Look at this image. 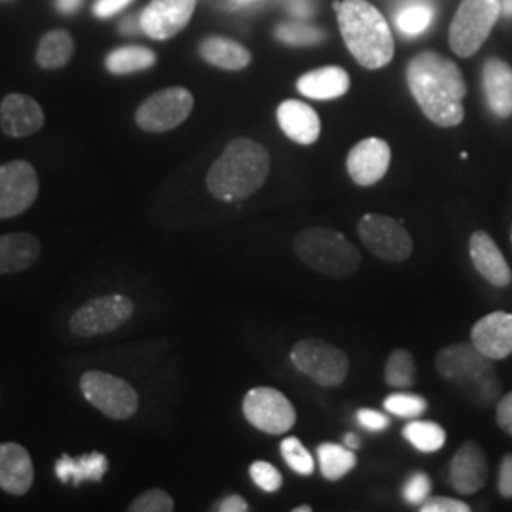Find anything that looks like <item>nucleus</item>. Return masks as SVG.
I'll use <instances>...</instances> for the list:
<instances>
[{
	"label": "nucleus",
	"mask_w": 512,
	"mask_h": 512,
	"mask_svg": "<svg viewBox=\"0 0 512 512\" xmlns=\"http://www.w3.org/2000/svg\"><path fill=\"white\" fill-rule=\"evenodd\" d=\"M406 82L421 112L440 128L459 126L465 118V78L458 65L437 52L416 55L406 67Z\"/></svg>",
	"instance_id": "1"
},
{
	"label": "nucleus",
	"mask_w": 512,
	"mask_h": 512,
	"mask_svg": "<svg viewBox=\"0 0 512 512\" xmlns=\"http://www.w3.org/2000/svg\"><path fill=\"white\" fill-rule=\"evenodd\" d=\"M270 152L253 139H234L207 173V190L220 202L251 198L270 175Z\"/></svg>",
	"instance_id": "2"
},
{
	"label": "nucleus",
	"mask_w": 512,
	"mask_h": 512,
	"mask_svg": "<svg viewBox=\"0 0 512 512\" xmlns=\"http://www.w3.org/2000/svg\"><path fill=\"white\" fill-rule=\"evenodd\" d=\"M344 42L359 65L382 69L391 63L395 42L382 12L366 0L334 2Z\"/></svg>",
	"instance_id": "3"
},
{
	"label": "nucleus",
	"mask_w": 512,
	"mask_h": 512,
	"mask_svg": "<svg viewBox=\"0 0 512 512\" xmlns=\"http://www.w3.org/2000/svg\"><path fill=\"white\" fill-rule=\"evenodd\" d=\"M440 376L458 385L473 403L488 408L501 395V382L490 357L480 353L473 342H458L440 349L435 359Z\"/></svg>",
	"instance_id": "4"
},
{
	"label": "nucleus",
	"mask_w": 512,
	"mask_h": 512,
	"mask_svg": "<svg viewBox=\"0 0 512 512\" xmlns=\"http://www.w3.org/2000/svg\"><path fill=\"white\" fill-rule=\"evenodd\" d=\"M296 256L319 274L348 277L361 266V253L342 232L332 228H306L293 243Z\"/></svg>",
	"instance_id": "5"
},
{
	"label": "nucleus",
	"mask_w": 512,
	"mask_h": 512,
	"mask_svg": "<svg viewBox=\"0 0 512 512\" xmlns=\"http://www.w3.org/2000/svg\"><path fill=\"white\" fill-rule=\"evenodd\" d=\"M501 14V0H463L450 25V46L459 57L475 55Z\"/></svg>",
	"instance_id": "6"
},
{
	"label": "nucleus",
	"mask_w": 512,
	"mask_h": 512,
	"mask_svg": "<svg viewBox=\"0 0 512 512\" xmlns=\"http://www.w3.org/2000/svg\"><path fill=\"white\" fill-rule=\"evenodd\" d=\"M291 363L315 384L338 387L348 378V355L321 338H306L294 344Z\"/></svg>",
	"instance_id": "7"
},
{
	"label": "nucleus",
	"mask_w": 512,
	"mask_h": 512,
	"mask_svg": "<svg viewBox=\"0 0 512 512\" xmlns=\"http://www.w3.org/2000/svg\"><path fill=\"white\" fill-rule=\"evenodd\" d=\"M80 391L88 403L112 420H129L139 410L137 391L126 380L101 370L82 374Z\"/></svg>",
	"instance_id": "8"
},
{
	"label": "nucleus",
	"mask_w": 512,
	"mask_h": 512,
	"mask_svg": "<svg viewBox=\"0 0 512 512\" xmlns=\"http://www.w3.org/2000/svg\"><path fill=\"white\" fill-rule=\"evenodd\" d=\"M135 311L131 298L124 294H105L92 298L74 311L69 327L78 338L109 334L128 323Z\"/></svg>",
	"instance_id": "9"
},
{
	"label": "nucleus",
	"mask_w": 512,
	"mask_h": 512,
	"mask_svg": "<svg viewBox=\"0 0 512 512\" xmlns=\"http://www.w3.org/2000/svg\"><path fill=\"white\" fill-rule=\"evenodd\" d=\"M357 234L366 249L385 262L399 264L408 260L414 251V241L403 222L387 215L368 213L359 222Z\"/></svg>",
	"instance_id": "10"
},
{
	"label": "nucleus",
	"mask_w": 512,
	"mask_h": 512,
	"mask_svg": "<svg viewBox=\"0 0 512 512\" xmlns=\"http://www.w3.org/2000/svg\"><path fill=\"white\" fill-rule=\"evenodd\" d=\"M243 414L255 429L268 435H283L296 423L293 403L281 391L264 385L245 395Z\"/></svg>",
	"instance_id": "11"
},
{
	"label": "nucleus",
	"mask_w": 512,
	"mask_h": 512,
	"mask_svg": "<svg viewBox=\"0 0 512 512\" xmlns=\"http://www.w3.org/2000/svg\"><path fill=\"white\" fill-rule=\"evenodd\" d=\"M192 109L194 97L186 88H165L141 103L135 112V122L148 133H164L181 126Z\"/></svg>",
	"instance_id": "12"
},
{
	"label": "nucleus",
	"mask_w": 512,
	"mask_h": 512,
	"mask_svg": "<svg viewBox=\"0 0 512 512\" xmlns=\"http://www.w3.org/2000/svg\"><path fill=\"white\" fill-rule=\"evenodd\" d=\"M38 196V175L25 160L0 165V219L25 213Z\"/></svg>",
	"instance_id": "13"
},
{
	"label": "nucleus",
	"mask_w": 512,
	"mask_h": 512,
	"mask_svg": "<svg viewBox=\"0 0 512 512\" xmlns=\"http://www.w3.org/2000/svg\"><path fill=\"white\" fill-rule=\"evenodd\" d=\"M198 0H152L143 10L139 25L154 40H167L181 33L196 10Z\"/></svg>",
	"instance_id": "14"
},
{
	"label": "nucleus",
	"mask_w": 512,
	"mask_h": 512,
	"mask_svg": "<svg viewBox=\"0 0 512 512\" xmlns=\"http://www.w3.org/2000/svg\"><path fill=\"white\" fill-rule=\"evenodd\" d=\"M490 476L488 458L475 440H467L459 446L458 452L448 467V482L461 495L480 492Z\"/></svg>",
	"instance_id": "15"
},
{
	"label": "nucleus",
	"mask_w": 512,
	"mask_h": 512,
	"mask_svg": "<svg viewBox=\"0 0 512 512\" xmlns=\"http://www.w3.org/2000/svg\"><path fill=\"white\" fill-rule=\"evenodd\" d=\"M391 164V148L384 139L368 137L349 150L348 173L359 186L380 183Z\"/></svg>",
	"instance_id": "16"
},
{
	"label": "nucleus",
	"mask_w": 512,
	"mask_h": 512,
	"mask_svg": "<svg viewBox=\"0 0 512 512\" xmlns=\"http://www.w3.org/2000/svg\"><path fill=\"white\" fill-rule=\"evenodd\" d=\"M471 342L492 361L512 355V313L492 311L478 319L471 329Z\"/></svg>",
	"instance_id": "17"
},
{
	"label": "nucleus",
	"mask_w": 512,
	"mask_h": 512,
	"mask_svg": "<svg viewBox=\"0 0 512 512\" xmlns=\"http://www.w3.org/2000/svg\"><path fill=\"white\" fill-rule=\"evenodd\" d=\"M44 120V110L29 95L8 93L0 103V128L8 137H29L42 129Z\"/></svg>",
	"instance_id": "18"
},
{
	"label": "nucleus",
	"mask_w": 512,
	"mask_h": 512,
	"mask_svg": "<svg viewBox=\"0 0 512 512\" xmlns=\"http://www.w3.org/2000/svg\"><path fill=\"white\" fill-rule=\"evenodd\" d=\"M35 482L33 459L18 442L0 444V488L6 494L25 495Z\"/></svg>",
	"instance_id": "19"
},
{
	"label": "nucleus",
	"mask_w": 512,
	"mask_h": 512,
	"mask_svg": "<svg viewBox=\"0 0 512 512\" xmlns=\"http://www.w3.org/2000/svg\"><path fill=\"white\" fill-rule=\"evenodd\" d=\"M469 255L476 272L482 275L494 287L511 285V266L507 264L501 249L497 247L492 236L484 230H476L469 239Z\"/></svg>",
	"instance_id": "20"
},
{
	"label": "nucleus",
	"mask_w": 512,
	"mask_h": 512,
	"mask_svg": "<svg viewBox=\"0 0 512 512\" xmlns=\"http://www.w3.org/2000/svg\"><path fill=\"white\" fill-rule=\"evenodd\" d=\"M277 122L283 133L298 145H313L321 135V118L310 105L289 99L277 107Z\"/></svg>",
	"instance_id": "21"
},
{
	"label": "nucleus",
	"mask_w": 512,
	"mask_h": 512,
	"mask_svg": "<svg viewBox=\"0 0 512 512\" xmlns=\"http://www.w3.org/2000/svg\"><path fill=\"white\" fill-rule=\"evenodd\" d=\"M482 88L490 110L497 118L512 114V69L503 59L492 57L482 67Z\"/></svg>",
	"instance_id": "22"
},
{
	"label": "nucleus",
	"mask_w": 512,
	"mask_h": 512,
	"mask_svg": "<svg viewBox=\"0 0 512 512\" xmlns=\"http://www.w3.org/2000/svg\"><path fill=\"white\" fill-rule=\"evenodd\" d=\"M42 253L37 236L16 232L0 236V275L18 274L31 268Z\"/></svg>",
	"instance_id": "23"
},
{
	"label": "nucleus",
	"mask_w": 512,
	"mask_h": 512,
	"mask_svg": "<svg viewBox=\"0 0 512 512\" xmlns=\"http://www.w3.org/2000/svg\"><path fill=\"white\" fill-rule=\"evenodd\" d=\"M349 84H351V80L344 69L323 67V69H315L311 73L302 74L296 82V90L310 99L329 101V99H338V97L346 95Z\"/></svg>",
	"instance_id": "24"
},
{
	"label": "nucleus",
	"mask_w": 512,
	"mask_h": 512,
	"mask_svg": "<svg viewBox=\"0 0 512 512\" xmlns=\"http://www.w3.org/2000/svg\"><path fill=\"white\" fill-rule=\"evenodd\" d=\"M109 471V459L101 452H90L80 458H71L63 454L55 461V476L63 484L80 486L82 482H101L103 476Z\"/></svg>",
	"instance_id": "25"
},
{
	"label": "nucleus",
	"mask_w": 512,
	"mask_h": 512,
	"mask_svg": "<svg viewBox=\"0 0 512 512\" xmlns=\"http://www.w3.org/2000/svg\"><path fill=\"white\" fill-rule=\"evenodd\" d=\"M200 55L209 65L226 71H241L251 63V52L243 44L224 37L205 38L200 44Z\"/></svg>",
	"instance_id": "26"
},
{
	"label": "nucleus",
	"mask_w": 512,
	"mask_h": 512,
	"mask_svg": "<svg viewBox=\"0 0 512 512\" xmlns=\"http://www.w3.org/2000/svg\"><path fill=\"white\" fill-rule=\"evenodd\" d=\"M74 54V40L69 31L54 29L46 33L37 50V63L42 69H61L65 67Z\"/></svg>",
	"instance_id": "27"
},
{
	"label": "nucleus",
	"mask_w": 512,
	"mask_h": 512,
	"mask_svg": "<svg viewBox=\"0 0 512 512\" xmlns=\"http://www.w3.org/2000/svg\"><path fill=\"white\" fill-rule=\"evenodd\" d=\"M317 458L321 465V473L327 480H340L355 469L357 456L355 450L334 442H323L317 446Z\"/></svg>",
	"instance_id": "28"
},
{
	"label": "nucleus",
	"mask_w": 512,
	"mask_h": 512,
	"mask_svg": "<svg viewBox=\"0 0 512 512\" xmlns=\"http://www.w3.org/2000/svg\"><path fill=\"white\" fill-rule=\"evenodd\" d=\"M154 63H156V54L143 46L116 48L105 59L107 71L112 74H120V76L147 71L150 67H154Z\"/></svg>",
	"instance_id": "29"
},
{
	"label": "nucleus",
	"mask_w": 512,
	"mask_h": 512,
	"mask_svg": "<svg viewBox=\"0 0 512 512\" xmlns=\"http://www.w3.org/2000/svg\"><path fill=\"white\" fill-rule=\"evenodd\" d=\"M403 437L423 454L439 452L446 444V431L435 421H410L403 429Z\"/></svg>",
	"instance_id": "30"
},
{
	"label": "nucleus",
	"mask_w": 512,
	"mask_h": 512,
	"mask_svg": "<svg viewBox=\"0 0 512 512\" xmlns=\"http://www.w3.org/2000/svg\"><path fill=\"white\" fill-rule=\"evenodd\" d=\"M385 382L397 389H406L416 382V359L406 349H395L385 361Z\"/></svg>",
	"instance_id": "31"
},
{
	"label": "nucleus",
	"mask_w": 512,
	"mask_h": 512,
	"mask_svg": "<svg viewBox=\"0 0 512 512\" xmlns=\"http://www.w3.org/2000/svg\"><path fill=\"white\" fill-rule=\"evenodd\" d=\"M384 408L389 414H395L399 418L414 420L429 408V403L414 393H391L384 401Z\"/></svg>",
	"instance_id": "32"
},
{
	"label": "nucleus",
	"mask_w": 512,
	"mask_h": 512,
	"mask_svg": "<svg viewBox=\"0 0 512 512\" xmlns=\"http://www.w3.org/2000/svg\"><path fill=\"white\" fill-rule=\"evenodd\" d=\"M281 456L296 475L310 476L315 471V459L296 437H287L281 442Z\"/></svg>",
	"instance_id": "33"
},
{
	"label": "nucleus",
	"mask_w": 512,
	"mask_h": 512,
	"mask_svg": "<svg viewBox=\"0 0 512 512\" xmlns=\"http://www.w3.org/2000/svg\"><path fill=\"white\" fill-rule=\"evenodd\" d=\"M431 19H433L431 6L414 4V6L404 8L403 12L399 14L397 25H399L401 33L406 35V37H416V35H420L431 25Z\"/></svg>",
	"instance_id": "34"
},
{
	"label": "nucleus",
	"mask_w": 512,
	"mask_h": 512,
	"mask_svg": "<svg viewBox=\"0 0 512 512\" xmlns=\"http://www.w3.org/2000/svg\"><path fill=\"white\" fill-rule=\"evenodd\" d=\"M275 37L287 44H296V46H306V44H317L325 38V33L302 23H281L275 29Z\"/></svg>",
	"instance_id": "35"
},
{
	"label": "nucleus",
	"mask_w": 512,
	"mask_h": 512,
	"mask_svg": "<svg viewBox=\"0 0 512 512\" xmlns=\"http://www.w3.org/2000/svg\"><path fill=\"white\" fill-rule=\"evenodd\" d=\"M175 509L173 497L160 488L147 490L128 507L129 512H171Z\"/></svg>",
	"instance_id": "36"
},
{
	"label": "nucleus",
	"mask_w": 512,
	"mask_h": 512,
	"mask_svg": "<svg viewBox=\"0 0 512 512\" xmlns=\"http://www.w3.org/2000/svg\"><path fill=\"white\" fill-rule=\"evenodd\" d=\"M249 475L253 478L256 486L262 490V492H277L281 486H283V476L277 471V467H274L272 463L268 461H255L251 467H249Z\"/></svg>",
	"instance_id": "37"
},
{
	"label": "nucleus",
	"mask_w": 512,
	"mask_h": 512,
	"mask_svg": "<svg viewBox=\"0 0 512 512\" xmlns=\"http://www.w3.org/2000/svg\"><path fill=\"white\" fill-rule=\"evenodd\" d=\"M431 494V480L425 473H416L410 476L404 484V499L412 505H421Z\"/></svg>",
	"instance_id": "38"
},
{
	"label": "nucleus",
	"mask_w": 512,
	"mask_h": 512,
	"mask_svg": "<svg viewBox=\"0 0 512 512\" xmlns=\"http://www.w3.org/2000/svg\"><path fill=\"white\" fill-rule=\"evenodd\" d=\"M421 512H469L471 507L452 497H427L420 505Z\"/></svg>",
	"instance_id": "39"
},
{
	"label": "nucleus",
	"mask_w": 512,
	"mask_h": 512,
	"mask_svg": "<svg viewBox=\"0 0 512 512\" xmlns=\"http://www.w3.org/2000/svg\"><path fill=\"white\" fill-rule=\"evenodd\" d=\"M357 421L370 431H385L389 427V418L378 412V410H370V408H363L357 412Z\"/></svg>",
	"instance_id": "40"
},
{
	"label": "nucleus",
	"mask_w": 512,
	"mask_h": 512,
	"mask_svg": "<svg viewBox=\"0 0 512 512\" xmlns=\"http://www.w3.org/2000/svg\"><path fill=\"white\" fill-rule=\"evenodd\" d=\"M497 490L505 499H512V454L501 459L499 476H497Z\"/></svg>",
	"instance_id": "41"
},
{
	"label": "nucleus",
	"mask_w": 512,
	"mask_h": 512,
	"mask_svg": "<svg viewBox=\"0 0 512 512\" xmlns=\"http://www.w3.org/2000/svg\"><path fill=\"white\" fill-rule=\"evenodd\" d=\"M495 420H497V425L512 437V391L505 397H499Z\"/></svg>",
	"instance_id": "42"
},
{
	"label": "nucleus",
	"mask_w": 512,
	"mask_h": 512,
	"mask_svg": "<svg viewBox=\"0 0 512 512\" xmlns=\"http://www.w3.org/2000/svg\"><path fill=\"white\" fill-rule=\"evenodd\" d=\"M131 0H97L93 6V14L97 18H110L122 8H126Z\"/></svg>",
	"instance_id": "43"
},
{
	"label": "nucleus",
	"mask_w": 512,
	"mask_h": 512,
	"mask_svg": "<svg viewBox=\"0 0 512 512\" xmlns=\"http://www.w3.org/2000/svg\"><path fill=\"white\" fill-rule=\"evenodd\" d=\"M217 511L247 512L249 511V505H247V501H245L241 495H228V497H224L219 505H217Z\"/></svg>",
	"instance_id": "44"
},
{
	"label": "nucleus",
	"mask_w": 512,
	"mask_h": 512,
	"mask_svg": "<svg viewBox=\"0 0 512 512\" xmlns=\"http://www.w3.org/2000/svg\"><path fill=\"white\" fill-rule=\"evenodd\" d=\"M80 4H82V0H57V8L63 14H73L80 8Z\"/></svg>",
	"instance_id": "45"
},
{
	"label": "nucleus",
	"mask_w": 512,
	"mask_h": 512,
	"mask_svg": "<svg viewBox=\"0 0 512 512\" xmlns=\"http://www.w3.org/2000/svg\"><path fill=\"white\" fill-rule=\"evenodd\" d=\"M344 444H346L348 448H351V450H357V448L361 446V440H359V437H357L355 433H348V435L344 437Z\"/></svg>",
	"instance_id": "46"
},
{
	"label": "nucleus",
	"mask_w": 512,
	"mask_h": 512,
	"mask_svg": "<svg viewBox=\"0 0 512 512\" xmlns=\"http://www.w3.org/2000/svg\"><path fill=\"white\" fill-rule=\"evenodd\" d=\"M122 27H124V33H133V31H135V27H137V23H133L131 19H128Z\"/></svg>",
	"instance_id": "47"
},
{
	"label": "nucleus",
	"mask_w": 512,
	"mask_h": 512,
	"mask_svg": "<svg viewBox=\"0 0 512 512\" xmlns=\"http://www.w3.org/2000/svg\"><path fill=\"white\" fill-rule=\"evenodd\" d=\"M503 8H505V12H507V14H511L512 16V0H505Z\"/></svg>",
	"instance_id": "48"
},
{
	"label": "nucleus",
	"mask_w": 512,
	"mask_h": 512,
	"mask_svg": "<svg viewBox=\"0 0 512 512\" xmlns=\"http://www.w3.org/2000/svg\"><path fill=\"white\" fill-rule=\"evenodd\" d=\"M293 512H311L310 505H302V507H296Z\"/></svg>",
	"instance_id": "49"
},
{
	"label": "nucleus",
	"mask_w": 512,
	"mask_h": 512,
	"mask_svg": "<svg viewBox=\"0 0 512 512\" xmlns=\"http://www.w3.org/2000/svg\"><path fill=\"white\" fill-rule=\"evenodd\" d=\"M511 238H512V236H511Z\"/></svg>",
	"instance_id": "50"
}]
</instances>
